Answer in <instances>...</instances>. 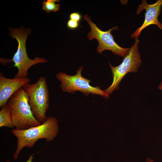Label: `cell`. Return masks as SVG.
<instances>
[{"label":"cell","mask_w":162,"mask_h":162,"mask_svg":"<svg viewBox=\"0 0 162 162\" xmlns=\"http://www.w3.org/2000/svg\"><path fill=\"white\" fill-rule=\"evenodd\" d=\"M59 130L58 121L54 117L50 116L41 124L28 129L11 130L17 139V147L13 155V158L16 159L22 149L26 147L31 148L38 140L44 139L46 142L53 141L57 136Z\"/></svg>","instance_id":"1"},{"label":"cell","mask_w":162,"mask_h":162,"mask_svg":"<svg viewBox=\"0 0 162 162\" xmlns=\"http://www.w3.org/2000/svg\"><path fill=\"white\" fill-rule=\"evenodd\" d=\"M28 101L27 92L22 87L7 102L11 121L15 129L24 130L41 124L34 116Z\"/></svg>","instance_id":"2"},{"label":"cell","mask_w":162,"mask_h":162,"mask_svg":"<svg viewBox=\"0 0 162 162\" xmlns=\"http://www.w3.org/2000/svg\"><path fill=\"white\" fill-rule=\"evenodd\" d=\"M9 35L15 38L18 43L16 52L14 54L12 61L14 63L13 66L16 67L18 73L14 78H25L27 75L28 69L32 66L38 63L47 62V60L43 58L36 56L33 59L29 58L27 55L26 43L27 37L31 32L30 28L25 29L23 27L19 28H10Z\"/></svg>","instance_id":"3"},{"label":"cell","mask_w":162,"mask_h":162,"mask_svg":"<svg viewBox=\"0 0 162 162\" xmlns=\"http://www.w3.org/2000/svg\"><path fill=\"white\" fill-rule=\"evenodd\" d=\"M28 97V104L36 119L43 123L47 119L46 113L50 107L49 91L46 78L40 76L33 84L28 83L22 87Z\"/></svg>","instance_id":"4"},{"label":"cell","mask_w":162,"mask_h":162,"mask_svg":"<svg viewBox=\"0 0 162 162\" xmlns=\"http://www.w3.org/2000/svg\"><path fill=\"white\" fill-rule=\"evenodd\" d=\"M83 68L82 66H80L74 75H69L62 72L56 74V78L60 82L62 91L72 94L79 91L87 96L92 94L102 96L106 99L109 98V95L106 90H101L98 86H92L90 84L91 80L82 76L81 73Z\"/></svg>","instance_id":"5"},{"label":"cell","mask_w":162,"mask_h":162,"mask_svg":"<svg viewBox=\"0 0 162 162\" xmlns=\"http://www.w3.org/2000/svg\"><path fill=\"white\" fill-rule=\"evenodd\" d=\"M138 38L135 39L134 43L129 48L127 54L119 65L114 67L109 62L112 73L113 81L110 86L106 90L109 95L118 90L120 82L125 75L129 72H136L141 65L142 60L138 50Z\"/></svg>","instance_id":"6"},{"label":"cell","mask_w":162,"mask_h":162,"mask_svg":"<svg viewBox=\"0 0 162 162\" xmlns=\"http://www.w3.org/2000/svg\"><path fill=\"white\" fill-rule=\"evenodd\" d=\"M83 18L89 25L90 32L88 33V39L92 40L94 39L98 42L97 52L99 53L105 50H110L114 54L124 57L128 53L129 48H126L120 46L114 40L111 32L117 30V26L112 27L107 31H104L98 28L96 24L91 20L89 16L86 14L83 16Z\"/></svg>","instance_id":"7"},{"label":"cell","mask_w":162,"mask_h":162,"mask_svg":"<svg viewBox=\"0 0 162 162\" xmlns=\"http://www.w3.org/2000/svg\"><path fill=\"white\" fill-rule=\"evenodd\" d=\"M162 5V0H158L155 3L152 4H148L146 0H142L141 4L139 5L136 13L139 15L141 11L145 9L146 11L144 14L145 20L142 26L131 35V38H138L143 29L152 24L156 25L162 30V24L159 21L158 19L161 11Z\"/></svg>","instance_id":"8"},{"label":"cell","mask_w":162,"mask_h":162,"mask_svg":"<svg viewBox=\"0 0 162 162\" xmlns=\"http://www.w3.org/2000/svg\"><path fill=\"white\" fill-rule=\"evenodd\" d=\"M30 81V79L27 77L21 78H8L4 76L1 72L0 107L1 108L6 104L8 100L12 96L25 84L29 83Z\"/></svg>","instance_id":"9"},{"label":"cell","mask_w":162,"mask_h":162,"mask_svg":"<svg viewBox=\"0 0 162 162\" xmlns=\"http://www.w3.org/2000/svg\"><path fill=\"white\" fill-rule=\"evenodd\" d=\"M5 127L13 128L10 114L6 104L1 107L0 111V127Z\"/></svg>","instance_id":"10"},{"label":"cell","mask_w":162,"mask_h":162,"mask_svg":"<svg viewBox=\"0 0 162 162\" xmlns=\"http://www.w3.org/2000/svg\"><path fill=\"white\" fill-rule=\"evenodd\" d=\"M60 1L59 0H44L42 4V9L48 13H50L51 12H56L59 10L60 4H56L55 3Z\"/></svg>","instance_id":"11"},{"label":"cell","mask_w":162,"mask_h":162,"mask_svg":"<svg viewBox=\"0 0 162 162\" xmlns=\"http://www.w3.org/2000/svg\"><path fill=\"white\" fill-rule=\"evenodd\" d=\"M67 27L70 29H75L77 28L79 26V22L70 19L67 22Z\"/></svg>","instance_id":"12"},{"label":"cell","mask_w":162,"mask_h":162,"mask_svg":"<svg viewBox=\"0 0 162 162\" xmlns=\"http://www.w3.org/2000/svg\"><path fill=\"white\" fill-rule=\"evenodd\" d=\"M69 18L76 21L79 22L81 20L82 16L81 14L78 12H74L70 14Z\"/></svg>","instance_id":"13"},{"label":"cell","mask_w":162,"mask_h":162,"mask_svg":"<svg viewBox=\"0 0 162 162\" xmlns=\"http://www.w3.org/2000/svg\"><path fill=\"white\" fill-rule=\"evenodd\" d=\"M34 154H32L31 155H30L29 157V158L28 159V160L26 162H32L33 159L34 158ZM6 162H12L11 161H10L9 160H7L6 161Z\"/></svg>","instance_id":"14"},{"label":"cell","mask_w":162,"mask_h":162,"mask_svg":"<svg viewBox=\"0 0 162 162\" xmlns=\"http://www.w3.org/2000/svg\"><path fill=\"white\" fill-rule=\"evenodd\" d=\"M146 162H154V161L149 157H147L146 159Z\"/></svg>","instance_id":"15"},{"label":"cell","mask_w":162,"mask_h":162,"mask_svg":"<svg viewBox=\"0 0 162 162\" xmlns=\"http://www.w3.org/2000/svg\"><path fill=\"white\" fill-rule=\"evenodd\" d=\"M158 88L159 90L162 91V81L161 82L160 84L158 85Z\"/></svg>","instance_id":"16"}]
</instances>
